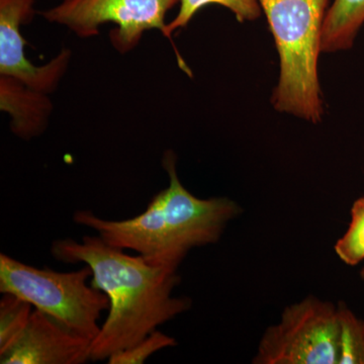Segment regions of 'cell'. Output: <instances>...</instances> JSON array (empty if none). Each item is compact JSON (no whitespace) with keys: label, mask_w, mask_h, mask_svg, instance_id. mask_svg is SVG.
I'll use <instances>...</instances> for the list:
<instances>
[{"label":"cell","mask_w":364,"mask_h":364,"mask_svg":"<svg viewBox=\"0 0 364 364\" xmlns=\"http://www.w3.org/2000/svg\"><path fill=\"white\" fill-rule=\"evenodd\" d=\"M51 253L62 262L90 267L91 286L109 298V315L91 341L90 360H107L191 309V299L172 294L181 282L176 270L130 255L98 235L80 242L59 239L53 242Z\"/></svg>","instance_id":"6da1fadb"},{"label":"cell","mask_w":364,"mask_h":364,"mask_svg":"<svg viewBox=\"0 0 364 364\" xmlns=\"http://www.w3.org/2000/svg\"><path fill=\"white\" fill-rule=\"evenodd\" d=\"M162 163L168 188L153 196L141 214L112 221L78 210L73 221L95 230L114 247L134 251L151 264L177 272L191 249L220 240L227 225L240 215L241 207L231 198H200L189 193L177 176L172 151L165 153Z\"/></svg>","instance_id":"7a4b0ae2"},{"label":"cell","mask_w":364,"mask_h":364,"mask_svg":"<svg viewBox=\"0 0 364 364\" xmlns=\"http://www.w3.org/2000/svg\"><path fill=\"white\" fill-rule=\"evenodd\" d=\"M277 46L279 78L274 109L313 124L324 116L318 61L330 0H258Z\"/></svg>","instance_id":"3957f363"},{"label":"cell","mask_w":364,"mask_h":364,"mask_svg":"<svg viewBox=\"0 0 364 364\" xmlns=\"http://www.w3.org/2000/svg\"><path fill=\"white\" fill-rule=\"evenodd\" d=\"M90 267L59 272L37 268L0 254V293L28 301L78 336L92 341L100 331V316L109 311L107 294L87 284Z\"/></svg>","instance_id":"277c9868"},{"label":"cell","mask_w":364,"mask_h":364,"mask_svg":"<svg viewBox=\"0 0 364 364\" xmlns=\"http://www.w3.org/2000/svg\"><path fill=\"white\" fill-rule=\"evenodd\" d=\"M338 305L309 296L261 337L254 364H338Z\"/></svg>","instance_id":"5b68a950"},{"label":"cell","mask_w":364,"mask_h":364,"mask_svg":"<svg viewBox=\"0 0 364 364\" xmlns=\"http://www.w3.org/2000/svg\"><path fill=\"white\" fill-rule=\"evenodd\" d=\"M178 4L181 0H62L42 16L85 39L97 36L100 26L114 23L109 39L117 52L126 54L147 31L162 33L167 14Z\"/></svg>","instance_id":"8992f818"},{"label":"cell","mask_w":364,"mask_h":364,"mask_svg":"<svg viewBox=\"0 0 364 364\" xmlns=\"http://www.w3.org/2000/svg\"><path fill=\"white\" fill-rule=\"evenodd\" d=\"M36 0H0V75L11 76L28 87L49 95L68 68L70 50H63L44 66H35L25 55L21 26L32 21Z\"/></svg>","instance_id":"52a82bcc"},{"label":"cell","mask_w":364,"mask_h":364,"mask_svg":"<svg viewBox=\"0 0 364 364\" xmlns=\"http://www.w3.org/2000/svg\"><path fill=\"white\" fill-rule=\"evenodd\" d=\"M90 340L78 336L51 316L33 309L20 338L0 354L1 364H83Z\"/></svg>","instance_id":"ba28073f"},{"label":"cell","mask_w":364,"mask_h":364,"mask_svg":"<svg viewBox=\"0 0 364 364\" xmlns=\"http://www.w3.org/2000/svg\"><path fill=\"white\" fill-rule=\"evenodd\" d=\"M0 109L11 114L13 133L30 140L47 128L53 105L46 93L11 76L0 75Z\"/></svg>","instance_id":"9c48e42d"},{"label":"cell","mask_w":364,"mask_h":364,"mask_svg":"<svg viewBox=\"0 0 364 364\" xmlns=\"http://www.w3.org/2000/svg\"><path fill=\"white\" fill-rule=\"evenodd\" d=\"M364 25V0H334L326 14L321 51H348Z\"/></svg>","instance_id":"30bf717a"},{"label":"cell","mask_w":364,"mask_h":364,"mask_svg":"<svg viewBox=\"0 0 364 364\" xmlns=\"http://www.w3.org/2000/svg\"><path fill=\"white\" fill-rule=\"evenodd\" d=\"M179 4L181 7L176 18L166 23L163 30L164 37L169 38L179 28H186L198 11L210 4L226 7L240 23L258 20L262 14L258 0H181Z\"/></svg>","instance_id":"8fae6325"},{"label":"cell","mask_w":364,"mask_h":364,"mask_svg":"<svg viewBox=\"0 0 364 364\" xmlns=\"http://www.w3.org/2000/svg\"><path fill=\"white\" fill-rule=\"evenodd\" d=\"M0 301V354L9 350L26 329L33 306L11 294H2Z\"/></svg>","instance_id":"7c38bea8"},{"label":"cell","mask_w":364,"mask_h":364,"mask_svg":"<svg viewBox=\"0 0 364 364\" xmlns=\"http://www.w3.org/2000/svg\"><path fill=\"white\" fill-rule=\"evenodd\" d=\"M338 315V364H364V320L345 304H339Z\"/></svg>","instance_id":"4fadbf2b"},{"label":"cell","mask_w":364,"mask_h":364,"mask_svg":"<svg viewBox=\"0 0 364 364\" xmlns=\"http://www.w3.org/2000/svg\"><path fill=\"white\" fill-rule=\"evenodd\" d=\"M348 229L334 246L335 253L348 267L364 261V196L352 205Z\"/></svg>","instance_id":"5bb4252c"},{"label":"cell","mask_w":364,"mask_h":364,"mask_svg":"<svg viewBox=\"0 0 364 364\" xmlns=\"http://www.w3.org/2000/svg\"><path fill=\"white\" fill-rule=\"evenodd\" d=\"M176 344V340L173 337L155 330L133 346L112 354L111 358L107 359V363L143 364L156 352L174 347Z\"/></svg>","instance_id":"9a60e30c"},{"label":"cell","mask_w":364,"mask_h":364,"mask_svg":"<svg viewBox=\"0 0 364 364\" xmlns=\"http://www.w3.org/2000/svg\"><path fill=\"white\" fill-rule=\"evenodd\" d=\"M360 277H361V279H364V267L363 268V269H361Z\"/></svg>","instance_id":"2e32d148"}]
</instances>
